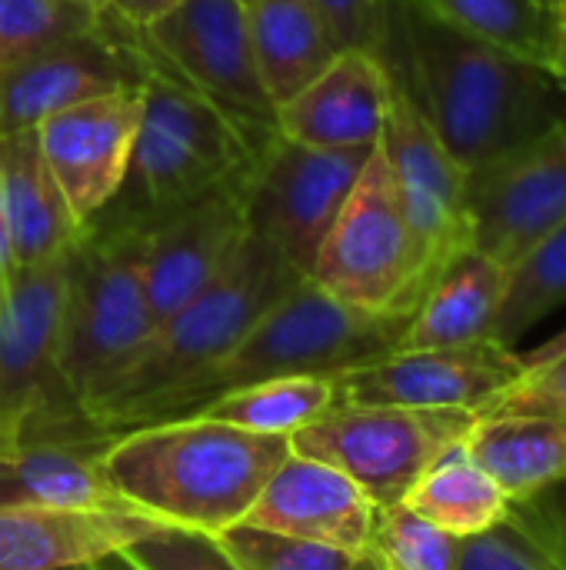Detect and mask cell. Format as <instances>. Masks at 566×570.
I'll return each mask as SVG.
<instances>
[{
  "instance_id": "obj_1",
  "label": "cell",
  "mask_w": 566,
  "mask_h": 570,
  "mask_svg": "<svg viewBox=\"0 0 566 570\" xmlns=\"http://www.w3.org/2000/svg\"><path fill=\"white\" fill-rule=\"evenodd\" d=\"M380 57L467 174L566 114V87L550 70L467 37L414 0H397Z\"/></svg>"
},
{
  "instance_id": "obj_2",
  "label": "cell",
  "mask_w": 566,
  "mask_h": 570,
  "mask_svg": "<svg viewBox=\"0 0 566 570\" xmlns=\"http://www.w3.org/2000/svg\"><path fill=\"white\" fill-rule=\"evenodd\" d=\"M290 458V438L240 431L210 417H177L110 434V491L163 528L224 534Z\"/></svg>"
},
{
  "instance_id": "obj_3",
  "label": "cell",
  "mask_w": 566,
  "mask_h": 570,
  "mask_svg": "<svg viewBox=\"0 0 566 570\" xmlns=\"http://www.w3.org/2000/svg\"><path fill=\"white\" fill-rule=\"evenodd\" d=\"M274 134V124L240 117L147 60L130 167L93 224L150 230L177 207L250 177Z\"/></svg>"
},
{
  "instance_id": "obj_4",
  "label": "cell",
  "mask_w": 566,
  "mask_h": 570,
  "mask_svg": "<svg viewBox=\"0 0 566 570\" xmlns=\"http://www.w3.org/2000/svg\"><path fill=\"white\" fill-rule=\"evenodd\" d=\"M300 281L304 274L270 240L247 230L230 264L193 301L157 324L130 371L90 411V428L97 434H120L147 424L173 391L227 357Z\"/></svg>"
},
{
  "instance_id": "obj_5",
  "label": "cell",
  "mask_w": 566,
  "mask_h": 570,
  "mask_svg": "<svg viewBox=\"0 0 566 570\" xmlns=\"http://www.w3.org/2000/svg\"><path fill=\"white\" fill-rule=\"evenodd\" d=\"M143 257L147 230L123 224H90L70 250L57 377L83 421L157 331L143 287Z\"/></svg>"
},
{
  "instance_id": "obj_6",
  "label": "cell",
  "mask_w": 566,
  "mask_h": 570,
  "mask_svg": "<svg viewBox=\"0 0 566 570\" xmlns=\"http://www.w3.org/2000/svg\"><path fill=\"white\" fill-rule=\"evenodd\" d=\"M404 327L407 317H380L357 311L317 287L310 277H304L244 334V341L227 357H220L210 371H203L180 391H173L147 417V424L190 417L217 394L257 381L344 374L397 351Z\"/></svg>"
},
{
  "instance_id": "obj_7",
  "label": "cell",
  "mask_w": 566,
  "mask_h": 570,
  "mask_svg": "<svg viewBox=\"0 0 566 570\" xmlns=\"http://www.w3.org/2000/svg\"><path fill=\"white\" fill-rule=\"evenodd\" d=\"M310 281L357 311L407 321L434 284V267L404 217L380 140L320 244Z\"/></svg>"
},
{
  "instance_id": "obj_8",
  "label": "cell",
  "mask_w": 566,
  "mask_h": 570,
  "mask_svg": "<svg viewBox=\"0 0 566 570\" xmlns=\"http://www.w3.org/2000/svg\"><path fill=\"white\" fill-rule=\"evenodd\" d=\"M70 254L17 271L0 304V451L30 438L97 434L63 397L57 377Z\"/></svg>"
},
{
  "instance_id": "obj_9",
  "label": "cell",
  "mask_w": 566,
  "mask_h": 570,
  "mask_svg": "<svg viewBox=\"0 0 566 570\" xmlns=\"http://www.w3.org/2000/svg\"><path fill=\"white\" fill-rule=\"evenodd\" d=\"M474 417L467 411L334 404L290 438V451L337 468L377 508H394L464 441Z\"/></svg>"
},
{
  "instance_id": "obj_10",
  "label": "cell",
  "mask_w": 566,
  "mask_h": 570,
  "mask_svg": "<svg viewBox=\"0 0 566 570\" xmlns=\"http://www.w3.org/2000/svg\"><path fill=\"white\" fill-rule=\"evenodd\" d=\"M374 147H307L274 134L247 177V230L270 240L304 277L317 261Z\"/></svg>"
},
{
  "instance_id": "obj_11",
  "label": "cell",
  "mask_w": 566,
  "mask_h": 570,
  "mask_svg": "<svg viewBox=\"0 0 566 570\" xmlns=\"http://www.w3.org/2000/svg\"><path fill=\"white\" fill-rule=\"evenodd\" d=\"M143 57L220 107L274 124L244 0H177L143 23H130Z\"/></svg>"
},
{
  "instance_id": "obj_12",
  "label": "cell",
  "mask_w": 566,
  "mask_h": 570,
  "mask_svg": "<svg viewBox=\"0 0 566 570\" xmlns=\"http://www.w3.org/2000/svg\"><path fill=\"white\" fill-rule=\"evenodd\" d=\"M524 374V357L497 341L390 351L337 374L340 404L410 411H490Z\"/></svg>"
},
{
  "instance_id": "obj_13",
  "label": "cell",
  "mask_w": 566,
  "mask_h": 570,
  "mask_svg": "<svg viewBox=\"0 0 566 570\" xmlns=\"http://www.w3.org/2000/svg\"><path fill=\"white\" fill-rule=\"evenodd\" d=\"M143 77L147 60L130 23L107 10L100 27L0 67V137L37 130L50 114L140 87Z\"/></svg>"
},
{
  "instance_id": "obj_14",
  "label": "cell",
  "mask_w": 566,
  "mask_h": 570,
  "mask_svg": "<svg viewBox=\"0 0 566 570\" xmlns=\"http://www.w3.org/2000/svg\"><path fill=\"white\" fill-rule=\"evenodd\" d=\"M470 237L487 257L514 267L566 220V114L547 130L470 174Z\"/></svg>"
},
{
  "instance_id": "obj_15",
  "label": "cell",
  "mask_w": 566,
  "mask_h": 570,
  "mask_svg": "<svg viewBox=\"0 0 566 570\" xmlns=\"http://www.w3.org/2000/svg\"><path fill=\"white\" fill-rule=\"evenodd\" d=\"M380 147L390 164L404 217L437 277L460 250L474 247L467 210L470 174L447 154L397 77Z\"/></svg>"
},
{
  "instance_id": "obj_16",
  "label": "cell",
  "mask_w": 566,
  "mask_h": 570,
  "mask_svg": "<svg viewBox=\"0 0 566 570\" xmlns=\"http://www.w3.org/2000/svg\"><path fill=\"white\" fill-rule=\"evenodd\" d=\"M140 110L143 83L73 104L37 124L40 154L83 230L117 197L127 177Z\"/></svg>"
},
{
  "instance_id": "obj_17",
  "label": "cell",
  "mask_w": 566,
  "mask_h": 570,
  "mask_svg": "<svg viewBox=\"0 0 566 570\" xmlns=\"http://www.w3.org/2000/svg\"><path fill=\"white\" fill-rule=\"evenodd\" d=\"M247 237V177L224 184L147 230L143 287L153 324L193 301Z\"/></svg>"
},
{
  "instance_id": "obj_18",
  "label": "cell",
  "mask_w": 566,
  "mask_h": 570,
  "mask_svg": "<svg viewBox=\"0 0 566 570\" xmlns=\"http://www.w3.org/2000/svg\"><path fill=\"white\" fill-rule=\"evenodd\" d=\"M377 511L347 474L290 451L247 511L244 528L367 554Z\"/></svg>"
},
{
  "instance_id": "obj_19",
  "label": "cell",
  "mask_w": 566,
  "mask_h": 570,
  "mask_svg": "<svg viewBox=\"0 0 566 570\" xmlns=\"http://www.w3.org/2000/svg\"><path fill=\"white\" fill-rule=\"evenodd\" d=\"M394 73L374 50H340L330 67L274 110L277 134L307 147H374L387 124Z\"/></svg>"
},
{
  "instance_id": "obj_20",
  "label": "cell",
  "mask_w": 566,
  "mask_h": 570,
  "mask_svg": "<svg viewBox=\"0 0 566 570\" xmlns=\"http://www.w3.org/2000/svg\"><path fill=\"white\" fill-rule=\"evenodd\" d=\"M157 521L127 504L0 508V570H60L93 564L153 534Z\"/></svg>"
},
{
  "instance_id": "obj_21",
  "label": "cell",
  "mask_w": 566,
  "mask_h": 570,
  "mask_svg": "<svg viewBox=\"0 0 566 570\" xmlns=\"http://www.w3.org/2000/svg\"><path fill=\"white\" fill-rule=\"evenodd\" d=\"M460 444L510 504L534 501L566 481L564 411L490 407L470 421Z\"/></svg>"
},
{
  "instance_id": "obj_22",
  "label": "cell",
  "mask_w": 566,
  "mask_h": 570,
  "mask_svg": "<svg viewBox=\"0 0 566 570\" xmlns=\"http://www.w3.org/2000/svg\"><path fill=\"white\" fill-rule=\"evenodd\" d=\"M0 214L17 271L63 257L83 237L40 154L37 130L0 137Z\"/></svg>"
},
{
  "instance_id": "obj_23",
  "label": "cell",
  "mask_w": 566,
  "mask_h": 570,
  "mask_svg": "<svg viewBox=\"0 0 566 570\" xmlns=\"http://www.w3.org/2000/svg\"><path fill=\"white\" fill-rule=\"evenodd\" d=\"M510 267L487 257L477 247L460 250L427 287L424 301L410 314L397 351L420 347H460L490 341L494 321L507 294Z\"/></svg>"
},
{
  "instance_id": "obj_24",
  "label": "cell",
  "mask_w": 566,
  "mask_h": 570,
  "mask_svg": "<svg viewBox=\"0 0 566 570\" xmlns=\"http://www.w3.org/2000/svg\"><path fill=\"white\" fill-rule=\"evenodd\" d=\"M107 441L110 434L30 438L20 451H0V508L123 504L103 474Z\"/></svg>"
},
{
  "instance_id": "obj_25",
  "label": "cell",
  "mask_w": 566,
  "mask_h": 570,
  "mask_svg": "<svg viewBox=\"0 0 566 570\" xmlns=\"http://www.w3.org/2000/svg\"><path fill=\"white\" fill-rule=\"evenodd\" d=\"M247 27L274 110L317 80L344 50L317 0H244Z\"/></svg>"
},
{
  "instance_id": "obj_26",
  "label": "cell",
  "mask_w": 566,
  "mask_h": 570,
  "mask_svg": "<svg viewBox=\"0 0 566 570\" xmlns=\"http://www.w3.org/2000/svg\"><path fill=\"white\" fill-rule=\"evenodd\" d=\"M334 404H340L337 374H300L234 387L197 407L190 417H210L254 434L294 438L300 428L327 414Z\"/></svg>"
},
{
  "instance_id": "obj_27",
  "label": "cell",
  "mask_w": 566,
  "mask_h": 570,
  "mask_svg": "<svg viewBox=\"0 0 566 570\" xmlns=\"http://www.w3.org/2000/svg\"><path fill=\"white\" fill-rule=\"evenodd\" d=\"M404 504L430 521L434 528L454 534L457 541L490 531L510 511L504 491L474 464L464 444H454L404 498Z\"/></svg>"
},
{
  "instance_id": "obj_28",
  "label": "cell",
  "mask_w": 566,
  "mask_h": 570,
  "mask_svg": "<svg viewBox=\"0 0 566 570\" xmlns=\"http://www.w3.org/2000/svg\"><path fill=\"white\" fill-rule=\"evenodd\" d=\"M437 20L554 73L557 10L540 0H414Z\"/></svg>"
},
{
  "instance_id": "obj_29",
  "label": "cell",
  "mask_w": 566,
  "mask_h": 570,
  "mask_svg": "<svg viewBox=\"0 0 566 570\" xmlns=\"http://www.w3.org/2000/svg\"><path fill=\"white\" fill-rule=\"evenodd\" d=\"M457 570H566V538L547 498L510 504L490 531L464 538Z\"/></svg>"
},
{
  "instance_id": "obj_30",
  "label": "cell",
  "mask_w": 566,
  "mask_h": 570,
  "mask_svg": "<svg viewBox=\"0 0 566 570\" xmlns=\"http://www.w3.org/2000/svg\"><path fill=\"white\" fill-rule=\"evenodd\" d=\"M566 304V220L540 237L514 267L490 341L514 347Z\"/></svg>"
},
{
  "instance_id": "obj_31",
  "label": "cell",
  "mask_w": 566,
  "mask_h": 570,
  "mask_svg": "<svg viewBox=\"0 0 566 570\" xmlns=\"http://www.w3.org/2000/svg\"><path fill=\"white\" fill-rule=\"evenodd\" d=\"M107 10L83 0H0V67L100 27Z\"/></svg>"
},
{
  "instance_id": "obj_32",
  "label": "cell",
  "mask_w": 566,
  "mask_h": 570,
  "mask_svg": "<svg viewBox=\"0 0 566 570\" xmlns=\"http://www.w3.org/2000/svg\"><path fill=\"white\" fill-rule=\"evenodd\" d=\"M367 554L377 570H457L460 541L414 514L407 504H394L377 511Z\"/></svg>"
},
{
  "instance_id": "obj_33",
  "label": "cell",
  "mask_w": 566,
  "mask_h": 570,
  "mask_svg": "<svg viewBox=\"0 0 566 570\" xmlns=\"http://www.w3.org/2000/svg\"><path fill=\"white\" fill-rule=\"evenodd\" d=\"M220 541L244 570H377L370 554L294 541L244 524L224 531Z\"/></svg>"
},
{
  "instance_id": "obj_34",
  "label": "cell",
  "mask_w": 566,
  "mask_h": 570,
  "mask_svg": "<svg viewBox=\"0 0 566 570\" xmlns=\"http://www.w3.org/2000/svg\"><path fill=\"white\" fill-rule=\"evenodd\" d=\"M123 554L140 570H244L217 534L187 528H157L123 548Z\"/></svg>"
},
{
  "instance_id": "obj_35",
  "label": "cell",
  "mask_w": 566,
  "mask_h": 570,
  "mask_svg": "<svg viewBox=\"0 0 566 570\" xmlns=\"http://www.w3.org/2000/svg\"><path fill=\"white\" fill-rule=\"evenodd\" d=\"M317 3L330 20L337 43L344 50H374V53L384 50L397 0H317Z\"/></svg>"
},
{
  "instance_id": "obj_36",
  "label": "cell",
  "mask_w": 566,
  "mask_h": 570,
  "mask_svg": "<svg viewBox=\"0 0 566 570\" xmlns=\"http://www.w3.org/2000/svg\"><path fill=\"white\" fill-rule=\"evenodd\" d=\"M494 407L564 411L566 414V347L544 361L524 364V374L507 387V394Z\"/></svg>"
},
{
  "instance_id": "obj_37",
  "label": "cell",
  "mask_w": 566,
  "mask_h": 570,
  "mask_svg": "<svg viewBox=\"0 0 566 570\" xmlns=\"http://www.w3.org/2000/svg\"><path fill=\"white\" fill-rule=\"evenodd\" d=\"M170 3H177V0H117L110 10L120 17V20H127V23H143V20H150V17H157L160 10H167Z\"/></svg>"
},
{
  "instance_id": "obj_38",
  "label": "cell",
  "mask_w": 566,
  "mask_h": 570,
  "mask_svg": "<svg viewBox=\"0 0 566 570\" xmlns=\"http://www.w3.org/2000/svg\"><path fill=\"white\" fill-rule=\"evenodd\" d=\"M13 277H17V264H13V254H10V237H7V224H3V214H0V304H3L7 297H10Z\"/></svg>"
},
{
  "instance_id": "obj_39",
  "label": "cell",
  "mask_w": 566,
  "mask_h": 570,
  "mask_svg": "<svg viewBox=\"0 0 566 570\" xmlns=\"http://www.w3.org/2000/svg\"><path fill=\"white\" fill-rule=\"evenodd\" d=\"M557 10V50H554V77L566 87V0L554 3Z\"/></svg>"
},
{
  "instance_id": "obj_40",
  "label": "cell",
  "mask_w": 566,
  "mask_h": 570,
  "mask_svg": "<svg viewBox=\"0 0 566 570\" xmlns=\"http://www.w3.org/2000/svg\"><path fill=\"white\" fill-rule=\"evenodd\" d=\"M544 498H547V504H550V511H554V518H557V524H560V531H564L566 538V481L557 484V488H550Z\"/></svg>"
},
{
  "instance_id": "obj_41",
  "label": "cell",
  "mask_w": 566,
  "mask_h": 570,
  "mask_svg": "<svg viewBox=\"0 0 566 570\" xmlns=\"http://www.w3.org/2000/svg\"><path fill=\"white\" fill-rule=\"evenodd\" d=\"M560 347H566V331H560L557 337H550L547 344H540V347H534L530 354H520V357H524V364H534V361H544V357H550V354H557Z\"/></svg>"
},
{
  "instance_id": "obj_42",
  "label": "cell",
  "mask_w": 566,
  "mask_h": 570,
  "mask_svg": "<svg viewBox=\"0 0 566 570\" xmlns=\"http://www.w3.org/2000/svg\"><path fill=\"white\" fill-rule=\"evenodd\" d=\"M97 568L100 570H140L123 551H113V554H107V558H100L97 561Z\"/></svg>"
},
{
  "instance_id": "obj_43",
  "label": "cell",
  "mask_w": 566,
  "mask_h": 570,
  "mask_svg": "<svg viewBox=\"0 0 566 570\" xmlns=\"http://www.w3.org/2000/svg\"><path fill=\"white\" fill-rule=\"evenodd\" d=\"M83 3H90V7H97V10H107V7H113L117 0H83Z\"/></svg>"
},
{
  "instance_id": "obj_44",
  "label": "cell",
  "mask_w": 566,
  "mask_h": 570,
  "mask_svg": "<svg viewBox=\"0 0 566 570\" xmlns=\"http://www.w3.org/2000/svg\"><path fill=\"white\" fill-rule=\"evenodd\" d=\"M60 570H100V568H97V561H93V564H73V568H60Z\"/></svg>"
},
{
  "instance_id": "obj_45",
  "label": "cell",
  "mask_w": 566,
  "mask_h": 570,
  "mask_svg": "<svg viewBox=\"0 0 566 570\" xmlns=\"http://www.w3.org/2000/svg\"><path fill=\"white\" fill-rule=\"evenodd\" d=\"M540 3H550V7H554V3H557V0H540Z\"/></svg>"
}]
</instances>
